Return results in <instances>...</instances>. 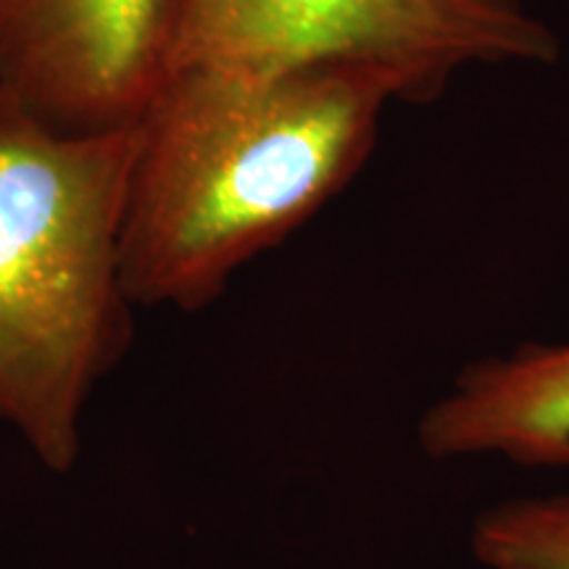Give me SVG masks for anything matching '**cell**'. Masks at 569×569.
Listing matches in <instances>:
<instances>
[{
    "label": "cell",
    "instance_id": "3957f363",
    "mask_svg": "<svg viewBox=\"0 0 569 569\" xmlns=\"http://www.w3.org/2000/svg\"><path fill=\"white\" fill-rule=\"evenodd\" d=\"M557 56L525 0H174L167 34V71L359 61L407 77L417 101L472 63Z\"/></svg>",
    "mask_w": 569,
    "mask_h": 569
},
{
    "label": "cell",
    "instance_id": "6da1fadb",
    "mask_svg": "<svg viewBox=\"0 0 569 569\" xmlns=\"http://www.w3.org/2000/svg\"><path fill=\"white\" fill-rule=\"evenodd\" d=\"M407 77L359 61L184 67L134 122L122 277L142 309L201 311L317 217L372 153Z\"/></svg>",
    "mask_w": 569,
    "mask_h": 569
},
{
    "label": "cell",
    "instance_id": "7a4b0ae2",
    "mask_svg": "<svg viewBox=\"0 0 569 569\" xmlns=\"http://www.w3.org/2000/svg\"><path fill=\"white\" fill-rule=\"evenodd\" d=\"M132 153L134 124L67 132L0 88V427L53 475L77 467L92 396L132 346Z\"/></svg>",
    "mask_w": 569,
    "mask_h": 569
},
{
    "label": "cell",
    "instance_id": "8992f818",
    "mask_svg": "<svg viewBox=\"0 0 569 569\" xmlns=\"http://www.w3.org/2000/svg\"><path fill=\"white\" fill-rule=\"evenodd\" d=\"M469 549L482 569H569V490L482 509Z\"/></svg>",
    "mask_w": 569,
    "mask_h": 569
},
{
    "label": "cell",
    "instance_id": "277c9868",
    "mask_svg": "<svg viewBox=\"0 0 569 569\" xmlns=\"http://www.w3.org/2000/svg\"><path fill=\"white\" fill-rule=\"evenodd\" d=\"M174 0H0V88L46 124L138 122L167 71Z\"/></svg>",
    "mask_w": 569,
    "mask_h": 569
},
{
    "label": "cell",
    "instance_id": "5b68a950",
    "mask_svg": "<svg viewBox=\"0 0 569 569\" xmlns=\"http://www.w3.org/2000/svg\"><path fill=\"white\" fill-rule=\"evenodd\" d=\"M417 446L436 461L569 467V343H522L467 365L422 411Z\"/></svg>",
    "mask_w": 569,
    "mask_h": 569
}]
</instances>
